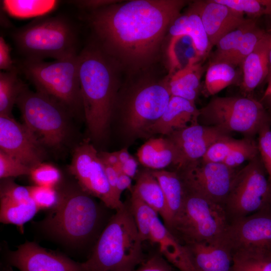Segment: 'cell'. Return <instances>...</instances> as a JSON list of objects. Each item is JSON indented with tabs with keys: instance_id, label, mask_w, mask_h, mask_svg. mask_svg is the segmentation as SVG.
Returning <instances> with one entry per match:
<instances>
[{
	"instance_id": "obj_14",
	"label": "cell",
	"mask_w": 271,
	"mask_h": 271,
	"mask_svg": "<svg viewBox=\"0 0 271 271\" xmlns=\"http://www.w3.org/2000/svg\"><path fill=\"white\" fill-rule=\"evenodd\" d=\"M223 239L232 253L253 248L271 249V205L230 221Z\"/></svg>"
},
{
	"instance_id": "obj_35",
	"label": "cell",
	"mask_w": 271,
	"mask_h": 271,
	"mask_svg": "<svg viewBox=\"0 0 271 271\" xmlns=\"http://www.w3.org/2000/svg\"><path fill=\"white\" fill-rule=\"evenodd\" d=\"M256 25L255 19L247 22L222 37L216 44L210 63L223 62L233 52L243 35Z\"/></svg>"
},
{
	"instance_id": "obj_4",
	"label": "cell",
	"mask_w": 271,
	"mask_h": 271,
	"mask_svg": "<svg viewBox=\"0 0 271 271\" xmlns=\"http://www.w3.org/2000/svg\"><path fill=\"white\" fill-rule=\"evenodd\" d=\"M141 238L128 202L115 211L98 238L84 271H132L145 260Z\"/></svg>"
},
{
	"instance_id": "obj_5",
	"label": "cell",
	"mask_w": 271,
	"mask_h": 271,
	"mask_svg": "<svg viewBox=\"0 0 271 271\" xmlns=\"http://www.w3.org/2000/svg\"><path fill=\"white\" fill-rule=\"evenodd\" d=\"M12 37L25 60H60L79 54L77 31L73 23L62 15L37 18L15 30Z\"/></svg>"
},
{
	"instance_id": "obj_25",
	"label": "cell",
	"mask_w": 271,
	"mask_h": 271,
	"mask_svg": "<svg viewBox=\"0 0 271 271\" xmlns=\"http://www.w3.org/2000/svg\"><path fill=\"white\" fill-rule=\"evenodd\" d=\"M168 30L171 36H190L202 60L208 56L212 48L200 16L190 6L187 12L174 20Z\"/></svg>"
},
{
	"instance_id": "obj_37",
	"label": "cell",
	"mask_w": 271,
	"mask_h": 271,
	"mask_svg": "<svg viewBox=\"0 0 271 271\" xmlns=\"http://www.w3.org/2000/svg\"><path fill=\"white\" fill-rule=\"evenodd\" d=\"M230 8L253 19L271 15V0H216Z\"/></svg>"
},
{
	"instance_id": "obj_39",
	"label": "cell",
	"mask_w": 271,
	"mask_h": 271,
	"mask_svg": "<svg viewBox=\"0 0 271 271\" xmlns=\"http://www.w3.org/2000/svg\"><path fill=\"white\" fill-rule=\"evenodd\" d=\"M258 154L257 144L249 139H244L243 143L233 150L222 163L235 169L246 161H250L256 158Z\"/></svg>"
},
{
	"instance_id": "obj_38",
	"label": "cell",
	"mask_w": 271,
	"mask_h": 271,
	"mask_svg": "<svg viewBox=\"0 0 271 271\" xmlns=\"http://www.w3.org/2000/svg\"><path fill=\"white\" fill-rule=\"evenodd\" d=\"M226 136L214 142L208 149L201 159L203 161L213 163H222L225 158L244 142Z\"/></svg>"
},
{
	"instance_id": "obj_13",
	"label": "cell",
	"mask_w": 271,
	"mask_h": 271,
	"mask_svg": "<svg viewBox=\"0 0 271 271\" xmlns=\"http://www.w3.org/2000/svg\"><path fill=\"white\" fill-rule=\"evenodd\" d=\"M237 171L221 163L190 162L177 171L186 190L224 206Z\"/></svg>"
},
{
	"instance_id": "obj_44",
	"label": "cell",
	"mask_w": 271,
	"mask_h": 271,
	"mask_svg": "<svg viewBox=\"0 0 271 271\" xmlns=\"http://www.w3.org/2000/svg\"><path fill=\"white\" fill-rule=\"evenodd\" d=\"M31 169L0 150V178H13L30 175Z\"/></svg>"
},
{
	"instance_id": "obj_32",
	"label": "cell",
	"mask_w": 271,
	"mask_h": 271,
	"mask_svg": "<svg viewBox=\"0 0 271 271\" xmlns=\"http://www.w3.org/2000/svg\"><path fill=\"white\" fill-rule=\"evenodd\" d=\"M235 67L225 62L209 63L205 75V94L214 95L233 84L238 77Z\"/></svg>"
},
{
	"instance_id": "obj_54",
	"label": "cell",
	"mask_w": 271,
	"mask_h": 271,
	"mask_svg": "<svg viewBox=\"0 0 271 271\" xmlns=\"http://www.w3.org/2000/svg\"><path fill=\"white\" fill-rule=\"evenodd\" d=\"M271 77V45L268 53V73L267 76V80Z\"/></svg>"
},
{
	"instance_id": "obj_7",
	"label": "cell",
	"mask_w": 271,
	"mask_h": 271,
	"mask_svg": "<svg viewBox=\"0 0 271 271\" xmlns=\"http://www.w3.org/2000/svg\"><path fill=\"white\" fill-rule=\"evenodd\" d=\"M78 54L48 62L24 59L21 68L36 90L58 101L73 116L84 117Z\"/></svg>"
},
{
	"instance_id": "obj_26",
	"label": "cell",
	"mask_w": 271,
	"mask_h": 271,
	"mask_svg": "<svg viewBox=\"0 0 271 271\" xmlns=\"http://www.w3.org/2000/svg\"><path fill=\"white\" fill-rule=\"evenodd\" d=\"M203 72L204 67L201 62H199L168 76L165 80L171 96L195 102Z\"/></svg>"
},
{
	"instance_id": "obj_36",
	"label": "cell",
	"mask_w": 271,
	"mask_h": 271,
	"mask_svg": "<svg viewBox=\"0 0 271 271\" xmlns=\"http://www.w3.org/2000/svg\"><path fill=\"white\" fill-rule=\"evenodd\" d=\"M266 32L255 25L243 35L239 44L231 54L223 62L234 66L241 64L250 54Z\"/></svg>"
},
{
	"instance_id": "obj_52",
	"label": "cell",
	"mask_w": 271,
	"mask_h": 271,
	"mask_svg": "<svg viewBox=\"0 0 271 271\" xmlns=\"http://www.w3.org/2000/svg\"><path fill=\"white\" fill-rule=\"evenodd\" d=\"M117 152L119 162L121 164L124 163L132 156L126 148H122Z\"/></svg>"
},
{
	"instance_id": "obj_17",
	"label": "cell",
	"mask_w": 271,
	"mask_h": 271,
	"mask_svg": "<svg viewBox=\"0 0 271 271\" xmlns=\"http://www.w3.org/2000/svg\"><path fill=\"white\" fill-rule=\"evenodd\" d=\"M190 6L200 16L212 47L222 37L249 19L216 0L196 1Z\"/></svg>"
},
{
	"instance_id": "obj_47",
	"label": "cell",
	"mask_w": 271,
	"mask_h": 271,
	"mask_svg": "<svg viewBox=\"0 0 271 271\" xmlns=\"http://www.w3.org/2000/svg\"><path fill=\"white\" fill-rule=\"evenodd\" d=\"M119 1L111 0L73 1H70V3L73 4L81 9H88L92 11L117 3Z\"/></svg>"
},
{
	"instance_id": "obj_12",
	"label": "cell",
	"mask_w": 271,
	"mask_h": 271,
	"mask_svg": "<svg viewBox=\"0 0 271 271\" xmlns=\"http://www.w3.org/2000/svg\"><path fill=\"white\" fill-rule=\"evenodd\" d=\"M69 169L84 190L108 208L116 211L123 206L124 203L112 191L98 152L89 141H84L74 147Z\"/></svg>"
},
{
	"instance_id": "obj_3",
	"label": "cell",
	"mask_w": 271,
	"mask_h": 271,
	"mask_svg": "<svg viewBox=\"0 0 271 271\" xmlns=\"http://www.w3.org/2000/svg\"><path fill=\"white\" fill-rule=\"evenodd\" d=\"M84 118L91 139L106 136L117 100V62L96 43L78 54Z\"/></svg>"
},
{
	"instance_id": "obj_56",
	"label": "cell",
	"mask_w": 271,
	"mask_h": 271,
	"mask_svg": "<svg viewBox=\"0 0 271 271\" xmlns=\"http://www.w3.org/2000/svg\"><path fill=\"white\" fill-rule=\"evenodd\" d=\"M270 31H271V29H270Z\"/></svg>"
},
{
	"instance_id": "obj_29",
	"label": "cell",
	"mask_w": 271,
	"mask_h": 271,
	"mask_svg": "<svg viewBox=\"0 0 271 271\" xmlns=\"http://www.w3.org/2000/svg\"><path fill=\"white\" fill-rule=\"evenodd\" d=\"M232 271H271V249L253 248L232 252Z\"/></svg>"
},
{
	"instance_id": "obj_48",
	"label": "cell",
	"mask_w": 271,
	"mask_h": 271,
	"mask_svg": "<svg viewBox=\"0 0 271 271\" xmlns=\"http://www.w3.org/2000/svg\"><path fill=\"white\" fill-rule=\"evenodd\" d=\"M132 179L126 175L121 173L118 177L116 185V194L117 197L120 200L121 194L125 190H128L131 192L132 189Z\"/></svg>"
},
{
	"instance_id": "obj_6",
	"label": "cell",
	"mask_w": 271,
	"mask_h": 271,
	"mask_svg": "<svg viewBox=\"0 0 271 271\" xmlns=\"http://www.w3.org/2000/svg\"><path fill=\"white\" fill-rule=\"evenodd\" d=\"M16 104L24 123L45 149L58 150L70 143L73 132L71 118L74 116L58 101L27 86Z\"/></svg>"
},
{
	"instance_id": "obj_33",
	"label": "cell",
	"mask_w": 271,
	"mask_h": 271,
	"mask_svg": "<svg viewBox=\"0 0 271 271\" xmlns=\"http://www.w3.org/2000/svg\"><path fill=\"white\" fill-rule=\"evenodd\" d=\"M40 210L33 200L23 203L1 198L0 221L4 224L16 225L23 232L24 225Z\"/></svg>"
},
{
	"instance_id": "obj_22",
	"label": "cell",
	"mask_w": 271,
	"mask_h": 271,
	"mask_svg": "<svg viewBox=\"0 0 271 271\" xmlns=\"http://www.w3.org/2000/svg\"><path fill=\"white\" fill-rule=\"evenodd\" d=\"M139 162L152 170H160L171 165H182L180 154L173 143L167 138H151L137 152Z\"/></svg>"
},
{
	"instance_id": "obj_49",
	"label": "cell",
	"mask_w": 271,
	"mask_h": 271,
	"mask_svg": "<svg viewBox=\"0 0 271 271\" xmlns=\"http://www.w3.org/2000/svg\"><path fill=\"white\" fill-rule=\"evenodd\" d=\"M103 165L109 185L116 198L119 199L116 196V190L118 177L120 174L117 172L113 166L104 164H103Z\"/></svg>"
},
{
	"instance_id": "obj_19",
	"label": "cell",
	"mask_w": 271,
	"mask_h": 271,
	"mask_svg": "<svg viewBox=\"0 0 271 271\" xmlns=\"http://www.w3.org/2000/svg\"><path fill=\"white\" fill-rule=\"evenodd\" d=\"M200 110L195 102L171 96L161 117L148 128V138L154 134L168 136L174 131L198 122Z\"/></svg>"
},
{
	"instance_id": "obj_23",
	"label": "cell",
	"mask_w": 271,
	"mask_h": 271,
	"mask_svg": "<svg viewBox=\"0 0 271 271\" xmlns=\"http://www.w3.org/2000/svg\"><path fill=\"white\" fill-rule=\"evenodd\" d=\"M270 45L271 33H266L252 52L242 62L241 87L244 92L252 91L267 78Z\"/></svg>"
},
{
	"instance_id": "obj_9",
	"label": "cell",
	"mask_w": 271,
	"mask_h": 271,
	"mask_svg": "<svg viewBox=\"0 0 271 271\" xmlns=\"http://www.w3.org/2000/svg\"><path fill=\"white\" fill-rule=\"evenodd\" d=\"M199 110V119L205 125L217 127L227 134L237 132L252 136L271 121L262 103L248 97H214Z\"/></svg>"
},
{
	"instance_id": "obj_2",
	"label": "cell",
	"mask_w": 271,
	"mask_h": 271,
	"mask_svg": "<svg viewBox=\"0 0 271 271\" xmlns=\"http://www.w3.org/2000/svg\"><path fill=\"white\" fill-rule=\"evenodd\" d=\"M56 188L57 202L47 210L43 219L33 222L34 226L66 250L76 253L91 252L111 217H107V210L110 209L84 190L75 179L64 181L62 179Z\"/></svg>"
},
{
	"instance_id": "obj_28",
	"label": "cell",
	"mask_w": 271,
	"mask_h": 271,
	"mask_svg": "<svg viewBox=\"0 0 271 271\" xmlns=\"http://www.w3.org/2000/svg\"><path fill=\"white\" fill-rule=\"evenodd\" d=\"M167 56L169 65L168 76L202 60L193 40L187 35L171 36Z\"/></svg>"
},
{
	"instance_id": "obj_27",
	"label": "cell",
	"mask_w": 271,
	"mask_h": 271,
	"mask_svg": "<svg viewBox=\"0 0 271 271\" xmlns=\"http://www.w3.org/2000/svg\"><path fill=\"white\" fill-rule=\"evenodd\" d=\"M136 183L130 193H133L152 207L162 219L166 214V204L161 187L151 170L145 169L138 172Z\"/></svg>"
},
{
	"instance_id": "obj_43",
	"label": "cell",
	"mask_w": 271,
	"mask_h": 271,
	"mask_svg": "<svg viewBox=\"0 0 271 271\" xmlns=\"http://www.w3.org/2000/svg\"><path fill=\"white\" fill-rule=\"evenodd\" d=\"M31 198L40 210H49L57 202L58 193L57 189L34 185L28 186Z\"/></svg>"
},
{
	"instance_id": "obj_21",
	"label": "cell",
	"mask_w": 271,
	"mask_h": 271,
	"mask_svg": "<svg viewBox=\"0 0 271 271\" xmlns=\"http://www.w3.org/2000/svg\"><path fill=\"white\" fill-rule=\"evenodd\" d=\"M149 241L157 244L160 254L180 271H196L185 245L172 233L159 216L152 223Z\"/></svg>"
},
{
	"instance_id": "obj_55",
	"label": "cell",
	"mask_w": 271,
	"mask_h": 271,
	"mask_svg": "<svg viewBox=\"0 0 271 271\" xmlns=\"http://www.w3.org/2000/svg\"><path fill=\"white\" fill-rule=\"evenodd\" d=\"M265 100H267L268 101L270 111L271 113V95L269 96H268L267 98H266ZM270 120H271V115L270 116Z\"/></svg>"
},
{
	"instance_id": "obj_18",
	"label": "cell",
	"mask_w": 271,
	"mask_h": 271,
	"mask_svg": "<svg viewBox=\"0 0 271 271\" xmlns=\"http://www.w3.org/2000/svg\"><path fill=\"white\" fill-rule=\"evenodd\" d=\"M227 135L217 127L197 122L175 131L166 137L177 149L183 167L201 159L214 142Z\"/></svg>"
},
{
	"instance_id": "obj_45",
	"label": "cell",
	"mask_w": 271,
	"mask_h": 271,
	"mask_svg": "<svg viewBox=\"0 0 271 271\" xmlns=\"http://www.w3.org/2000/svg\"><path fill=\"white\" fill-rule=\"evenodd\" d=\"M132 271H173L167 261L160 254L145 258L139 266Z\"/></svg>"
},
{
	"instance_id": "obj_50",
	"label": "cell",
	"mask_w": 271,
	"mask_h": 271,
	"mask_svg": "<svg viewBox=\"0 0 271 271\" xmlns=\"http://www.w3.org/2000/svg\"><path fill=\"white\" fill-rule=\"evenodd\" d=\"M138 162L131 156L126 162L121 164V172L131 179L136 178L138 173Z\"/></svg>"
},
{
	"instance_id": "obj_10",
	"label": "cell",
	"mask_w": 271,
	"mask_h": 271,
	"mask_svg": "<svg viewBox=\"0 0 271 271\" xmlns=\"http://www.w3.org/2000/svg\"><path fill=\"white\" fill-rule=\"evenodd\" d=\"M257 156L237 171L224 204L229 222L271 205V186Z\"/></svg>"
},
{
	"instance_id": "obj_46",
	"label": "cell",
	"mask_w": 271,
	"mask_h": 271,
	"mask_svg": "<svg viewBox=\"0 0 271 271\" xmlns=\"http://www.w3.org/2000/svg\"><path fill=\"white\" fill-rule=\"evenodd\" d=\"M11 48L3 36L0 37V69L5 71L18 69L11 54Z\"/></svg>"
},
{
	"instance_id": "obj_40",
	"label": "cell",
	"mask_w": 271,
	"mask_h": 271,
	"mask_svg": "<svg viewBox=\"0 0 271 271\" xmlns=\"http://www.w3.org/2000/svg\"><path fill=\"white\" fill-rule=\"evenodd\" d=\"M29 176L36 185L54 188L62 179L57 168L43 163L32 168Z\"/></svg>"
},
{
	"instance_id": "obj_31",
	"label": "cell",
	"mask_w": 271,
	"mask_h": 271,
	"mask_svg": "<svg viewBox=\"0 0 271 271\" xmlns=\"http://www.w3.org/2000/svg\"><path fill=\"white\" fill-rule=\"evenodd\" d=\"M19 70L0 72V115L12 116L16 101L27 86L19 77Z\"/></svg>"
},
{
	"instance_id": "obj_15",
	"label": "cell",
	"mask_w": 271,
	"mask_h": 271,
	"mask_svg": "<svg viewBox=\"0 0 271 271\" xmlns=\"http://www.w3.org/2000/svg\"><path fill=\"white\" fill-rule=\"evenodd\" d=\"M0 150L31 169L43 163L45 149L24 124L0 115Z\"/></svg>"
},
{
	"instance_id": "obj_51",
	"label": "cell",
	"mask_w": 271,
	"mask_h": 271,
	"mask_svg": "<svg viewBox=\"0 0 271 271\" xmlns=\"http://www.w3.org/2000/svg\"><path fill=\"white\" fill-rule=\"evenodd\" d=\"M98 156L104 164L114 166L119 162L117 151L113 152H98Z\"/></svg>"
},
{
	"instance_id": "obj_1",
	"label": "cell",
	"mask_w": 271,
	"mask_h": 271,
	"mask_svg": "<svg viewBox=\"0 0 271 271\" xmlns=\"http://www.w3.org/2000/svg\"><path fill=\"white\" fill-rule=\"evenodd\" d=\"M117 3L88 15L87 19L98 41L96 44L116 62L123 60L141 64L155 54L186 1L134 0Z\"/></svg>"
},
{
	"instance_id": "obj_30",
	"label": "cell",
	"mask_w": 271,
	"mask_h": 271,
	"mask_svg": "<svg viewBox=\"0 0 271 271\" xmlns=\"http://www.w3.org/2000/svg\"><path fill=\"white\" fill-rule=\"evenodd\" d=\"M2 3L7 14L18 19L46 16L58 5V1L52 0H5Z\"/></svg>"
},
{
	"instance_id": "obj_53",
	"label": "cell",
	"mask_w": 271,
	"mask_h": 271,
	"mask_svg": "<svg viewBox=\"0 0 271 271\" xmlns=\"http://www.w3.org/2000/svg\"><path fill=\"white\" fill-rule=\"evenodd\" d=\"M268 84L263 93L261 101L264 100L271 95V77L267 79Z\"/></svg>"
},
{
	"instance_id": "obj_42",
	"label": "cell",
	"mask_w": 271,
	"mask_h": 271,
	"mask_svg": "<svg viewBox=\"0 0 271 271\" xmlns=\"http://www.w3.org/2000/svg\"><path fill=\"white\" fill-rule=\"evenodd\" d=\"M1 180V198H5L17 203H28L33 201L28 186L18 185L13 178Z\"/></svg>"
},
{
	"instance_id": "obj_41",
	"label": "cell",
	"mask_w": 271,
	"mask_h": 271,
	"mask_svg": "<svg viewBox=\"0 0 271 271\" xmlns=\"http://www.w3.org/2000/svg\"><path fill=\"white\" fill-rule=\"evenodd\" d=\"M271 121L264 123L258 132L257 146L260 158L271 186Z\"/></svg>"
},
{
	"instance_id": "obj_11",
	"label": "cell",
	"mask_w": 271,
	"mask_h": 271,
	"mask_svg": "<svg viewBox=\"0 0 271 271\" xmlns=\"http://www.w3.org/2000/svg\"><path fill=\"white\" fill-rule=\"evenodd\" d=\"M171 96L165 80L134 90L121 111L120 124L124 134L131 140L148 138L149 127L162 115Z\"/></svg>"
},
{
	"instance_id": "obj_16",
	"label": "cell",
	"mask_w": 271,
	"mask_h": 271,
	"mask_svg": "<svg viewBox=\"0 0 271 271\" xmlns=\"http://www.w3.org/2000/svg\"><path fill=\"white\" fill-rule=\"evenodd\" d=\"M6 260L20 271H84L82 262L47 249L34 241H26L17 250H9Z\"/></svg>"
},
{
	"instance_id": "obj_20",
	"label": "cell",
	"mask_w": 271,
	"mask_h": 271,
	"mask_svg": "<svg viewBox=\"0 0 271 271\" xmlns=\"http://www.w3.org/2000/svg\"><path fill=\"white\" fill-rule=\"evenodd\" d=\"M184 245L196 271H232V253L223 239Z\"/></svg>"
},
{
	"instance_id": "obj_34",
	"label": "cell",
	"mask_w": 271,
	"mask_h": 271,
	"mask_svg": "<svg viewBox=\"0 0 271 271\" xmlns=\"http://www.w3.org/2000/svg\"><path fill=\"white\" fill-rule=\"evenodd\" d=\"M128 204L141 239L149 241L152 223L159 214L133 193Z\"/></svg>"
},
{
	"instance_id": "obj_8",
	"label": "cell",
	"mask_w": 271,
	"mask_h": 271,
	"mask_svg": "<svg viewBox=\"0 0 271 271\" xmlns=\"http://www.w3.org/2000/svg\"><path fill=\"white\" fill-rule=\"evenodd\" d=\"M186 191L183 205L168 229L183 244L222 239L229 223L224 206Z\"/></svg>"
},
{
	"instance_id": "obj_24",
	"label": "cell",
	"mask_w": 271,
	"mask_h": 271,
	"mask_svg": "<svg viewBox=\"0 0 271 271\" xmlns=\"http://www.w3.org/2000/svg\"><path fill=\"white\" fill-rule=\"evenodd\" d=\"M162 189L166 204V214L163 219L168 228L180 211L184 202L186 189L177 171L152 170Z\"/></svg>"
}]
</instances>
